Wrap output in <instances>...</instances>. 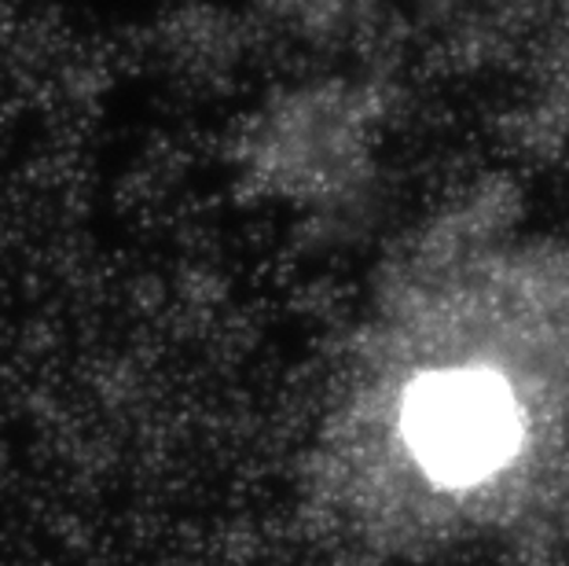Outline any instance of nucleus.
Segmentation results:
<instances>
[{
	"instance_id": "obj_1",
	"label": "nucleus",
	"mask_w": 569,
	"mask_h": 566,
	"mask_svg": "<svg viewBox=\"0 0 569 566\" xmlns=\"http://www.w3.org/2000/svg\"><path fill=\"white\" fill-rule=\"evenodd\" d=\"M405 435L427 471L445 481H475L515 453L518 413L500 379L486 371H448L411 387Z\"/></svg>"
}]
</instances>
